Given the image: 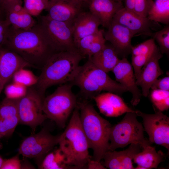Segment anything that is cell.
Segmentation results:
<instances>
[{"label": "cell", "instance_id": "obj_9", "mask_svg": "<svg viewBox=\"0 0 169 169\" xmlns=\"http://www.w3.org/2000/svg\"><path fill=\"white\" fill-rule=\"evenodd\" d=\"M43 98L34 87H28L26 95L18 99L19 123L29 126L34 133L37 127L48 119L43 109Z\"/></svg>", "mask_w": 169, "mask_h": 169}, {"label": "cell", "instance_id": "obj_18", "mask_svg": "<svg viewBox=\"0 0 169 169\" xmlns=\"http://www.w3.org/2000/svg\"><path fill=\"white\" fill-rule=\"evenodd\" d=\"M93 99L100 113L109 117H117L128 112H134L119 95L109 92L99 94Z\"/></svg>", "mask_w": 169, "mask_h": 169}, {"label": "cell", "instance_id": "obj_29", "mask_svg": "<svg viewBox=\"0 0 169 169\" xmlns=\"http://www.w3.org/2000/svg\"><path fill=\"white\" fill-rule=\"evenodd\" d=\"M149 96L153 105L158 110L162 112L169 109V91L151 90Z\"/></svg>", "mask_w": 169, "mask_h": 169}, {"label": "cell", "instance_id": "obj_22", "mask_svg": "<svg viewBox=\"0 0 169 169\" xmlns=\"http://www.w3.org/2000/svg\"><path fill=\"white\" fill-rule=\"evenodd\" d=\"M152 38L135 46H132L131 53V65L136 79L142 68L157 48Z\"/></svg>", "mask_w": 169, "mask_h": 169}, {"label": "cell", "instance_id": "obj_42", "mask_svg": "<svg viewBox=\"0 0 169 169\" xmlns=\"http://www.w3.org/2000/svg\"><path fill=\"white\" fill-rule=\"evenodd\" d=\"M124 8L130 11L134 12L135 0H124Z\"/></svg>", "mask_w": 169, "mask_h": 169}, {"label": "cell", "instance_id": "obj_31", "mask_svg": "<svg viewBox=\"0 0 169 169\" xmlns=\"http://www.w3.org/2000/svg\"><path fill=\"white\" fill-rule=\"evenodd\" d=\"M124 150L120 151H108L104 155L102 164L106 168L121 169V161Z\"/></svg>", "mask_w": 169, "mask_h": 169}, {"label": "cell", "instance_id": "obj_27", "mask_svg": "<svg viewBox=\"0 0 169 169\" xmlns=\"http://www.w3.org/2000/svg\"><path fill=\"white\" fill-rule=\"evenodd\" d=\"M147 18L156 23L169 24V0H147Z\"/></svg>", "mask_w": 169, "mask_h": 169}, {"label": "cell", "instance_id": "obj_19", "mask_svg": "<svg viewBox=\"0 0 169 169\" xmlns=\"http://www.w3.org/2000/svg\"><path fill=\"white\" fill-rule=\"evenodd\" d=\"M18 100L5 97L0 103V134L3 137L12 135L19 123Z\"/></svg>", "mask_w": 169, "mask_h": 169}, {"label": "cell", "instance_id": "obj_8", "mask_svg": "<svg viewBox=\"0 0 169 169\" xmlns=\"http://www.w3.org/2000/svg\"><path fill=\"white\" fill-rule=\"evenodd\" d=\"M38 24L54 53L78 52L74 41L72 23L53 20L46 15L39 17Z\"/></svg>", "mask_w": 169, "mask_h": 169}, {"label": "cell", "instance_id": "obj_38", "mask_svg": "<svg viewBox=\"0 0 169 169\" xmlns=\"http://www.w3.org/2000/svg\"><path fill=\"white\" fill-rule=\"evenodd\" d=\"M147 0H135L134 12L145 17H147L148 10Z\"/></svg>", "mask_w": 169, "mask_h": 169}, {"label": "cell", "instance_id": "obj_11", "mask_svg": "<svg viewBox=\"0 0 169 169\" xmlns=\"http://www.w3.org/2000/svg\"><path fill=\"white\" fill-rule=\"evenodd\" d=\"M60 135H52L43 128L37 133H32L22 142L18 153L23 157L33 158L46 155L58 144Z\"/></svg>", "mask_w": 169, "mask_h": 169}, {"label": "cell", "instance_id": "obj_35", "mask_svg": "<svg viewBox=\"0 0 169 169\" xmlns=\"http://www.w3.org/2000/svg\"><path fill=\"white\" fill-rule=\"evenodd\" d=\"M28 87L18 83L12 82L5 87L6 97L12 99H19L25 96L27 92Z\"/></svg>", "mask_w": 169, "mask_h": 169}, {"label": "cell", "instance_id": "obj_6", "mask_svg": "<svg viewBox=\"0 0 169 169\" xmlns=\"http://www.w3.org/2000/svg\"><path fill=\"white\" fill-rule=\"evenodd\" d=\"M73 84L68 83L61 85L43 100L44 113L62 128L65 127L69 115L77 106L76 97L72 90Z\"/></svg>", "mask_w": 169, "mask_h": 169}, {"label": "cell", "instance_id": "obj_46", "mask_svg": "<svg viewBox=\"0 0 169 169\" xmlns=\"http://www.w3.org/2000/svg\"><path fill=\"white\" fill-rule=\"evenodd\" d=\"M113 1L117 2H122L124 0H113Z\"/></svg>", "mask_w": 169, "mask_h": 169}, {"label": "cell", "instance_id": "obj_10", "mask_svg": "<svg viewBox=\"0 0 169 169\" xmlns=\"http://www.w3.org/2000/svg\"><path fill=\"white\" fill-rule=\"evenodd\" d=\"M143 121L144 131L149 136V141L161 146L169 150V117L158 110L154 114H148L135 111Z\"/></svg>", "mask_w": 169, "mask_h": 169}, {"label": "cell", "instance_id": "obj_41", "mask_svg": "<svg viewBox=\"0 0 169 169\" xmlns=\"http://www.w3.org/2000/svg\"><path fill=\"white\" fill-rule=\"evenodd\" d=\"M5 10H6L18 4H22L21 0H2Z\"/></svg>", "mask_w": 169, "mask_h": 169}, {"label": "cell", "instance_id": "obj_14", "mask_svg": "<svg viewBox=\"0 0 169 169\" xmlns=\"http://www.w3.org/2000/svg\"><path fill=\"white\" fill-rule=\"evenodd\" d=\"M116 81L131 93V103L133 106L140 102L142 94L136 83V79L133 67L126 57L120 59L112 71Z\"/></svg>", "mask_w": 169, "mask_h": 169}, {"label": "cell", "instance_id": "obj_47", "mask_svg": "<svg viewBox=\"0 0 169 169\" xmlns=\"http://www.w3.org/2000/svg\"><path fill=\"white\" fill-rule=\"evenodd\" d=\"M3 136L0 134V140L1 138H2Z\"/></svg>", "mask_w": 169, "mask_h": 169}, {"label": "cell", "instance_id": "obj_5", "mask_svg": "<svg viewBox=\"0 0 169 169\" xmlns=\"http://www.w3.org/2000/svg\"><path fill=\"white\" fill-rule=\"evenodd\" d=\"M71 83L78 86L87 98H93L102 91L118 95L127 91L125 87L111 79L107 73L95 66L89 59L85 64L80 66Z\"/></svg>", "mask_w": 169, "mask_h": 169}, {"label": "cell", "instance_id": "obj_4", "mask_svg": "<svg viewBox=\"0 0 169 169\" xmlns=\"http://www.w3.org/2000/svg\"><path fill=\"white\" fill-rule=\"evenodd\" d=\"M80 111L81 124L89 148L93 151V160L99 162L108 151L110 123L102 117L89 102H84L78 106Z\"/></svg>", "mask_w": 169, "mask_h": 169}, {"label": "cell", "instance_id": "obj_21", "mask_svg": "<svg viewBox=\"0 0 169 169\" xmlns=\"http://www.w3.org/2000/svg\"><path fill=\"white\" fill-rule=\"evenodd\" d=\"M100 25L99 19L89 11L81 12L72 23L74 43L83 38L97 32Z\"/></svg>", "mask_w": 169, "mask_h": 169}, {"label": "cell", "instance_id": "obj_12", "mask_svg": "<svg viewBox=\"0 0 169 169\" xmlns=\"http://www.w3.org/2000/svg\"><path fill=\"white\" fill-rule=\"evenodd\" d=\"M135 34L128 28L112 20L107 31L104 32L106 41H109L118 55L126 57L131 54L133 46L131 40Z\"/></svg>", "mask_w": 169, "mask_h": 169}, {"label": "cell", "instance_id": "obj_39", "mask_svg": "<svg viewBox=\"0 0 169 169\" xmlns=\"http://www.w3.org/2000/svg\"><path fill=\"white\" fill-rule=\"evenodd\" d=\"M151 90L159 89L169 91V76L167 75L163 78L156 79L152 84Z\"/></svg>", "mask_w": 169, "mask_h": 169}, {"label": "cell", "instance_id": "obj_28", "mask_svg": "<svg viewBox=\"0 0 169 169\" xmlns=\"http://www.w3.org/2000/svg\"><path fill=\"white\" fill-rule=\"evenodd\" d=\"M40 168L44 169H71L67 164L65 157L59 148L45 156Z\"/></svg>", "mask_w": 169, "mask_h": 169}, {"label": "cell", "instance_id": "obj_13", "mask_svg": "<svg viewBox=\"0 0 169 169\" xmlns=\"http://www.w3.org/2000/svg\"><path fill=\"white\" fill-rule=\"evenodd\" d=\"M112 20L128 28L134 33L135 36L144 35L151 37L153 33V24L155 23L150 21L147 17L127 10L124 7L116 13Z\"/></svg>", "mask_w": 169, "mask_h": 169}, {"label": "cell", "instance_id": "obj_43", "mask_svg": "<svg viewBox=\"0 0 169 169\" xmlns=\"http://www.w3.org/2000/svg\"><path fill=\"white\" fill-rule=\"evenodd\" d=\"M0 18L5 19V11L2 0H0Z\"/></svg>", "mask_w": 169, "mask_h": 169}, {"label": "cell", "instance_id": "obj_20", "mask_svg": "<svg viewBox=\"0 0 169 169\" xmlns=\"http://www.w3.org/2000/svg\"><path fill=\"white\" fill-rule=\"evenodd\" d=\"M89 11L100 20L101 25L108 28L116 13L124 7L122 2L113 0H88Z\"/></svg>", "mask_w": 169, "mask_h": 169}, {"label": "cell", "instance_id": "obj_33", "mask_svg": "<svg viewBox=\"0 0 169 169\" xmlns=\"http://www.w3.org/2000/svg\"><path fill=\"white\" fill-rule=\"evenodd\" d=\"M141 144L138 143L130 144L129 147L124 150L121 161V169H133L132 161L135 156L142 150Z\"/></svg>", "mask_w": 169, "mask_h": 169}, {"label": "cell", "instance_id": "obj_26", "mask_svg": "<svg viewBox=\"0 0 169 169\" xmlns=\"http://www.w3.org/2000/svg\"><path fill=\"white\" fill-rule=\"evenodd\" d=\"M88 59L107 73L112 71L120 59L112 45L106 44L100 51Z\"/></svg>", "mask_w": 169, "mask_h": 169}, {"label": "cell", "instance_id": "obj_44", "mask_svg": "<svg viewBox=\"0 0 169 169\" xmlns=\"http://www.w3.org/2000/svg\"><path fill=\"white\" fill-rule=\"evenodd\" d=\"M4 161V159H3L2 157L0 155V169H1L2 166V165L3 162Z\"/></svg>", "mask_w": 169, "mask_h": 169}, {"label": "cell", "instance_id": "obj_37", "mask_svg": "<svg viewBox=\"0 0 169 169\" xmlns=\"http://www.w3.org/2000/svg\"><path fill=\"white\" fill-rule=\"evenodd\" d=\"M22 165L18 155L8 159L4 160L1 169H19Z\"/></svg>", "mask_w": 169, "mask_h": 169}, {"label": "cell", "instance_id": "obj_3", "mask_svg": "<svg viewBox=\"0 0 169 169\" xmlns=\"http://www.w3.org/2000/svg\"><path fill=\"white\" fill-rule=\"evenodd\" d=\"M58 144L67 164L71 169H85L91 159L88 142L82 128L79 108L73 112L64 131L60 135Z\"/></svg>", "mask_w": 169, "mask_h": 169}, {"label": "cell", "instance_id": "obj_45", "mask_svg": "<svg viewBox=\"0 0 169 169\" xmlns=\"http://www.w3.org/2000/svg\"><path fill=\"white\" fill-rule=\"evenodd\" d=\"M2 88H1V82H0V95L1 93V92H2Z\"/></svg>", "mask_w": 169, "mask_h": 169}, {"label": "cell", "instance_id": "obj_2", "mask_svg": "<svg viewBox=\"0 0 169 169\" xmlns=\"http://www.w3.org/2000/svg\"><path fill=\"white\" fill-rule=\"evenodd\" d=\"M83 57L77 52L63 51L53 53L42 66L34 88L44 98L46 90L50 86L72 83Z\"/></svg>", "mask_w": 169, "mask_h": 169}, {"label": "cell", "instance_id": "obj_16", "mask_svg": "<svg viewBox=\"0 0 169 169\" xmlns=\"http://www.w3.org/2000/svg\"><path fill=\"white\" fill-rule=\"evenodd\" d=\"M162 54L158 47L136 78V84L141 87L142 95L145 97L149 95L152 84L163 74L159 64V60Z\"/></svg>", "mask_w": 169, "mask_h": 169}, {"label": "cell", "instance_id": "obj_23", "mask_svg": "<svg viewBox=\"0 0 169 169\" xmlns=\"http://www.w3.org/2000/svg\"><path fill=\"white\" fill-rule=\"evenodd\" d=\"M104 32L103 29H99L77 41L75 45L78 52L83 57L87 56L89 58L100 51L106 44Z\"/></svg>", "mask_w": 169, "mask_h": 169}, {"label": "cell", "instance_id": "obj_7", "mask_svg": "<svg viewBox=\"0 0 169 169\" xmlns=\"http://www.w3.org/2000/svg\"><path fill=\"white\" fill-rule=\"evenodd\" d=\"M137 116L135 111L126 113L120 122L111 126L108 150L113 151L133 143L140 144L142 148L151 145L144 137V128Z\"/></svg>", "mask_w": 169, "mask_h": 169}, {"label": "cell", "instance_id": "obj_36", "mask_svg": "<svg viewBox=\"0 0 169 169\" xmlns=\"http://www.w3.org/2000/svg\"><path fill=\"white\" fill-rule=\"evenodd\" d=\"M10 26L5 19L0 18V48L5 45Z\"/></svg>", "mask_w": 169, "mask_h": 169}, {"label": "cell", "instance_id": "obj_50", "mask_svg": "<svg viewBox=\"0 0 169 169\" xmlns=\"http://www.w3.org/2000/svg\"><path fill=\"white\" fill-rule=\"evenodd\" d=\"M86 3H87V2L88 0H86Z\"/></svg>", "mask_w": 169, "mask_h": 169}, {"label": "cell", "instance_id": "obj_25", "mask_svg": "<svg viewBox=\"0 0 169 169\" xmlns=\"http://www.w3.org/2000/svg\"><path fill=\"white\" fill-rule=\"evenodd\" d=\"M165 158V154L161 150L157 151L154 147L149 145L142 148L133 160L135 163L144 169H151L157 168Z\"/></svg>", "mask_w": 169, "mask_h": 169}, {"label": "cell", "instance_id": "obj_40", "mask_svg": "<svg viewBox=\"0 0 169 169\" xmlns=\"http://www.w3.org/2000/svg\"><path fill=\"white\" fill-rule=\"evenodd\" d=\"M86 168L89 169H106L100 162L91 159L88 162Z\"/></svg>", "mask_w": 169, "mask_h": 169}, {"label": "cell", "instance_id": "obj_1", "mask_svg": "<svg viewBox=\"0 0 169 169\" xmlns=\"http://www.w3.org/2000/svg\"><path fill=\"white\" fill-rule=\"evenodd\" d=\"M5 47L15 52L33 67L42 68L54 52L38 23L28 29L11 26Z\"/></svg>", "mask_w": 169, "mask_h": 169}, {"label": "cell", "instance_id": "obj_17", "mask_svg": "<svg viewBox=\"0 0 169 169\" xmlns=\"http://www.w3.org/2000/svg\"><path fill=\"white\" fill-rule=\"evenodd\" d=\"M27 67H33L15 52L5 47L0 48V81L2 90L17 70Z\"/></svg>", "mask_w": 169, "mask_h": 169}, {"label": "cell", "instance_id": "obj_24", "mask_svg": "<svg viewBox=\"0 0 169 169\" xmlns=\"http://www.w3.org/2000/svg\"><path fill=\"white\" fill-rule=\"evenodd\" d=\"M22 4H16L6 10L5 19L13 28L29 29L37 23L33 16L24 9Z\"/></svg>", "mask_w": 169, "mask_h": 169}, {"label": "cell", "instance_id": "obj_32", "mask_svg": "<svg viewBox=\"0 0 169 169\" xmlns=\"http://www.w3.org/2000/svg\"><path fill=\"white\" fill-rule=\"evenodd\" d=\"M51 2L49 0H24L23 7L32 16H38L43 10L47 9Z\"/></svg>", "mask_w": 169, "mask_h": 169}, {"label": "cell", "instance_id": "obj_30", "mask_svg": "<svg viewBox=\"0 0 169 169\" xmlns=\"http://www.w3.org/2000/svg\"><path fill=\"white\" fill-rule=\"evenodd\" d=\"M12 79L13 82L20 84L28 88L36 84L38 77L31 71L23 68L17 70L13 75Z\"/></svg>", "mask_w": 169, "mask_h": 169}, {"label": "cell", "instance_id": "obj_15", "mask_svg": "<svg viewBox=\"0 0 169 169\" xmlns=\"http://www.w3.org/2000/svg\"><path fill=\"white\" fill-rule=\"evenodd\" d=\"M86 3L82 0H56L51 2L47 15L55 20L72 23Z\"/></svg>", "mask_w": 169, "mask_h": 169}, {"label": "cell", "instance_id": "obj_48", "mask_svg": "<svg viewBox=\"0 0 169 169\" xmlns=\"http://www.w3.org/2000/svg\"><path fill=\"white\" fill-rule=\"evenodd\" d=\"M51 2H53V1H55L56 0H49Z\"/></svg>", "mask_w": 169, "mask_h": 169}, {"label": "cell", "instance_id": "obj_49", "mask_svg": "<svg viewBox=\"0 0 169 169\" xmlns=\"http://www.w3.org/2000/svg\"><path fill=\"white\" fill-rule=\"evenodd\" d=\"M83 1H84L86 3V0H82Z\"/></svg>", "mask_w": 169, "mask_h": 169}, {"label": "cell", "instance_id": "obj_34", "mask_svg": "<svg viewBox=\"0 0 169 169\" xmlns=\"http://www.w3.org/2000/svg\"><path fill=\"white\" fill-rule=\"evenodd\" d=\"M151 37L156 41L159 45L162 54L167 55L169 53V25H166L162 29L153 32Z\"/></svg>", "mask_w": 169, "mask_h": 169}]
</instances>
